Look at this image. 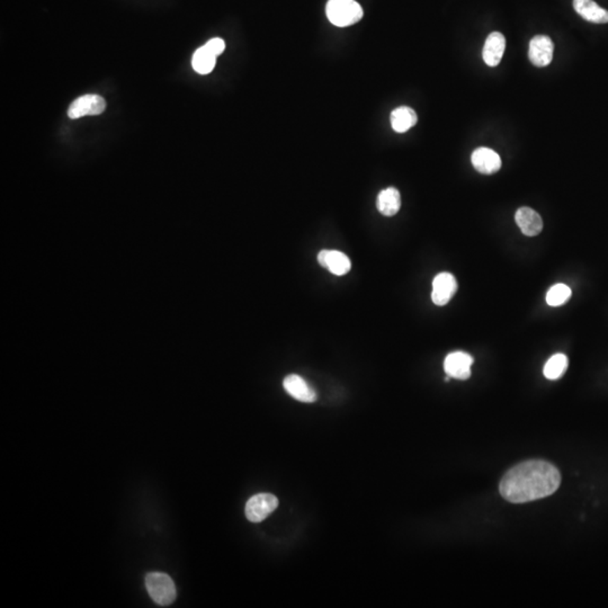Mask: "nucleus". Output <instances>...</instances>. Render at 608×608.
<instances>
[{
    "instance_id": "7ed1b4c3",
    "label": "nucleus",
    "mask_w": 608,
    "mask_h": 608,
    "mask_svg": "<svg viewBox=\"0 0 608 608\" xmlns=\"http://www.w3.org/2000/svg\"><path fill=\"white\" fill-rule=\"evenodd\" d=\"M149 595L157 605L169 606L176 600V586L172 578L163 572H150L146 576Z\"/></svg>"
},
{
    "instance_id": "0eeeda50",
    "label": "nucleus",
    "mask_w": 608,
    "mask_h": 608,
    "mask_svg": "<svg viewBox=\"0 0 608 608\" xmlns=\"http://www.w3.org/2000/svg\"><path fill=\"white\" fill-rule=\"evenodd\" d=\"M473 357L464 352H453L446 356L444 370L450 378L468 380L471 376Z\"/></svg>"
},
{
    "instance_id": "9d476101",
    "label": "nucleus",
    "mask_w": 608,
    "mask_h": 608,
    "mask_svg": "<svg viewBox=\"0 0 608 608\" xmlns=\"http://www.w3.org/2000/svg\"><path fill=\"white\" fill-rule=\"evenodd\" d=\"M318 262L337 276L346 275L350 271V259L338 251H321L318 253Z\"/></svg>"
},
{
    "instance_id": "dca6fc26",
    "label": "nucleus",
    "mask_w": 608,
    "mask_h": 608,
    "mask_svg": "<svg viewBox=\"0 0 608 608\" xmlns=\"http://www.w3.org/2000/svg\"><path fill=\"white\" fill-rule=\"evenodd\" d=\"M418 117L416 112L408 106H400L391 113V126L398 133H405L416 126Z\"/></svg>"
},
{
    "instance_id": "1a4fd4ad",
    "label": "nucleus",
    "mask_w": 608,
    "mask_h": 608,
    "mask_svg": "<svg viewBox=\"0 0 608 608\" xmlns=\"http://www.w3.org/2000/svg\"><path fill=\"white\" fill-rule=\"evenodd\" d=\"M471 161L475 170L483 175H492L501 168V156L489 148L475 149Z\"/></svg>"
},
{
    "instance_id": "4468645a",
    "label": "nucleus",
    "mask_w": 608,
    "mask_h": 608,
    "mask_svg": "<svg viewBox=\"0 0 608 608\" xmlns=\"http://www.w3.org/2000/svg\"><path fill=\"white\" fill-rule=\"evenodd\" d=\"M573 8L586 21L595 24L608 23V10L594 0H573Z\"/></svg>"
},
{
    "instance_id": "aec40b11",
    "label": "nucleus",
    "mask_w": 608,
    "mask_h": 608,
    "mask_svg": "<svg viewBox=\"0 0 608 608\" xmlns=\"http://www.w3.org/2000/svg\"><path fill=\"white\" fill-rule=\"evenodd\" d=\"M205 47L210 50L211 52H212L214 56L218 57L223 53L224 49H225V44H224V41L222 38H212V40L207 42V43L205 44Z\"/></svg>"
},
{
    "instance_id": "9b49d317",
    "label": "nucleus",
    "mask_w": 608,
    "mask_h": 608,
    "mask_svg": "<svg viewBox=\"0 0 608 608\" xmlns=\"http://www.w3.org/2000/svg\"><path fill=\"white\" fill-rule=\"evenodd\" d=\"M286 392L297 401L312 403L317 400V393L306 383L304 378L297 374L286 376L283 382Z\"/></svg>"
},
{
    "instance_id": "2eb2a0df",
    "label": "nucleus",
    "mask_w": 608,
    "mask_h": 608,
    "mask_svg": "<svg viewBox=\"0 0 608 608\" xmlns=\"http://www.w3.org/2000/svg\"><path fill=\"white\" fill-rule=\"evenodd\" d=\"M376 207H378V212L381 213L382 216H396L401 207V196H400L398 189L394 188V187H389V188L383 189L382 192H380L378 201H376Z\"/></svg>"
},
{
    "instance_id": "a211bd4d",
    "label": "nucleus",
    "mask_w": 608,
    "mask_h": 608,
    "mask_svg": "<svg viewBox=\"0 0 608 608\" xmlns=\"http://www.w3.org/2000/svg\"><path fill=\"white\" fill-rule=\"evenodd\" d=\"M568 364H569V361H568V357L565 354L553 355L545 364L544 370H543L545 378L552 380V381L559 380L567 371Z\"/></svg>"
},
{
    "instance_id": "39448f33",
    "label": "nucleus",
    "mask_w": 608,
    "mask_h": 608,
    "mask_svg": "<svg viewBox=\"0 0 608 608\" xmlns=\"http://www.w3.org/2000/svg\"><path fill=\"white\" fill-rule=\"evenodd\" d=\"M457 291V282L450 273H440L433 281L431 300L435 306H446Z\"/></svg>"
},
{
    "instance_id": "6e6552de",
    "label": "nucleus",
    "mask_w": 608,
    "mask_h": 608,
    "mask_svg": "<svg viewBox=\"0 0 608 608\" xmlns=\"http://www.w3.org/2000/svg\"><path fill=\"white\" fill-rule=\"evenodd\" d=\"M554 44L547 36H536L531 40L528 58L535 67H547L553 59Z\"/></svg>"
},
{
    "instance_id": "6ab92c4d",
    "label": "nucleus",
    "mask_w": 608,
    "mask_h": 608,
    "mask_svg": "<svg viewBox=\"0 0 608 608\" xmlns=\"http://www.w3.org/2000/svg\"><path fill=\"white\" fill-rule=\"evenodd\" d=\"M571 290L565 284H556L547 291V302L551 306H561L570 300Z\"/></svg>"
},
{
    "instance_id": "20e7f679",
    "label": "nucleus",
    "mask_w": 608,
    "mask_h": 608,
    "mask_svg": "<svg viewBox=\"0 0 608 608\" xmlns=\"http://www.w3.org/2000/svg\"><path fill=\"white\" fill-rule=\"evenodd\" d=\"M279 506V499L272 494H258L246 503V517L251 523H260Z\"/></svg>"
},
{
    "instance_id": "f257e3e1",
    "label": "nucleus",
    "mask_w": 608,
    "mask_h": 608,
    "mask_svg": "<svg viewBox=\"0 0 608 608\" xmlns=\"http://www.w3.org/2000/svg\"><path fill=\"white\" fill-rule=\"evenodd\" d=\"M561 475L547 461L532 460L510 468L501 479V495L512 503H524L549 497L559 489Z\"/></svg>"
},
{
    "instance_id": "ddd939ff",
    "label": "nucleus",
    "mask_w": 608,
    "mask_h": 608,
    "mask_svg": "<svg viewBox=\"0 0 608 608\" xmlns=\"http://www.w3.org/2000/svg\"><path fill=\"white\" fill-rule=\"evenodd\" d=\"M506 49V38L501 32H492L487 38L482 50L483 61L489 67H497L501 64Z\"/></svg>"
},
{
    "instance_id": "423d86ee",
    "label": "nucleus",
    "mask_w": 608,
    "mask_h": 608,
    "mask_svg": "<svg viewBox=\"0 0 608 608\" xmlns=\"http://www.w3.org/2000/svg\"><path fill=\"white\" fill-rule=\"evenodd\" d=\"M106 102L99 95H84L79 97L71 104L68 111V117L71 119L88 117V115H99L105 111Z\"/></svg>"
},
{
    "instance_id": "f3484780",
    "label": "nucleus",
    "mask_w": 608,
    "mask_h": 608,
    "mask_svg": "<svg viewBox=\"0 0 608 608\" xmlns=\"http://www.w3.org/2000/svg\"><path fill=\"white\" fill-rule=\"evenodd\" d=\"M216 57L205 45L196 50L193 56V68L200 75L210 73L216 67Z\"/></svg>"
},
{
    "instance_id": "f8f14e48",
    "label": "nucleus",
    "mask_w": 608,
    "mask_h": 608,
    "mask_svg": "<svg viewBox=\"0 0 608 608\" xmlns=\"http://www.w3.org/2000/svg\"><path fill=\"white\" fill-rule=\"evenodd\" d=\"M515 221L521 232L527 237L537 236L543 230L541 216L531 207H523L518 209L515 214Z\"/></svg>"
},
{
    "instance_id": "f03ea898",
    "label": "nucleus",
    "mask_w": 608,
    "mask_h": 608,
    "mask_svg": "<svg viewBox=\"0 0 608 608\" xmlns=\"http://www.w3.org/2000/svg\"><path fill=\"white\" fill-rule=\"evenodd\" d=\"M326 13L330 23L338 27H350L363 17V9L355 0H329Z\"/></svg>"
}]
</instances>
